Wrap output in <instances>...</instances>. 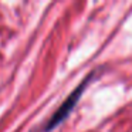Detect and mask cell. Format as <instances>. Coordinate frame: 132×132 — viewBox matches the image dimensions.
<instances>
[{
	"mask_svg": "<svg viewBox=\"0 0 132 132\" xmlns=\"http://www.w3.org/2000/svg\"><path fill=\"white\" fill-rule=\"evenodd\" d=\"M94 75H95V71L89 72V74L84 78L82 82H81L80 85H78L77 88H75L74 91L65 98V100H64V102L61 104V105L57 108V111L53 114V117L47 121L46 126H44V132H50V131H53V129H55L58 125H61V122H64V121L68 118V115L71 114L72 109L75 108V105H77V102L80 101V98L82 97L87 85L92 81Z\"/></svg>",
	"mask_w": 132,
	"mask_h": 132,
	"instance_id": "1",
	"label": "cell"
}]
</instances>
